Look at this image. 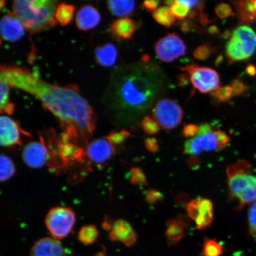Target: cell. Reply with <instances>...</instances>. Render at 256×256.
Instances as JSON below:
<instances>
[{
	"instance_id": "6da1fadb",
	"label": "cell",
	"mask_w": 256,
	"mask_h": 256,
	"mask_svg": "<svg viewBox=\"0 0 256 256\" xmlns=\"http://www.w3.org/2000/svg\"><path fill=\"white\" fill-rule=\"evenodd\" d=\"M0 81L38 98L60 122L64 142H86L94 134L96 114L78 86L50 84L30 70L12 66H0Z\"/></svg>"
},
{
	"instance_id": "7a4b0ae2",
	"label": "cell",
	"mask_w": 256,
	"mask_h": 256,
	"mask_svg": "<svg viewBox=\"0 0 256 256\" xmlns=\"http://www.w3.org/2000/svg\"><path fill=\"white\" fill-rule=\"evenodd\" d=\"M57 4L53 0H18L12 3V12L27 30L36 34L56 25Z\"/></svg>"
},
{
	"instance_id": "3957f363",
	"label": "cell",
	"mask_w": 256,
	"mask_h": 256,
	"mask_svg": "<svg viewBox=\"0 0 256 256\" xmlns=\"http://www.w3.org/2000/svg\"><path fill=\"white\" fill-rule=\"evenodd\" d=\"M226 182L230 199L234 202L238 210L256 202V174L246 160L226 168Z\"/></svg>"
},
{
	"instance_id": "277c9868",
	"label": "cell",
	"mask_w": 256,
	"mask_h": 256,
	"mask_svg": "<svg viewBox=\"0 0 256 256\" xmlns=\"http://www.w3.org/2000/svg\"><path fill=\"white\" fill-rule=\"evenodd\" d=\"M230 142V137L224 131L209 124L199 126L196 136L184 144L185 154L196 156L204 152H218L225 149Z\"/></svg>"
},
{
	"instance_id": "5b68a950",
	"label": "cell",
	"mask_w": 256,
	"mask_h": 256,
	"mask_svg": "<svg viewBox=\"0 0 256 256\" xmlns=\"http://www.w3.org/2000/svg\"><path fill=\"white\" fill-rule=\"evenodd\" d=\"M256 50V34L248 25L233 31L226 46V54L230 63L247 62Z\"/></svg>"
},
{
	"instance_id": "8992f818",
	"label": "cell",
	"mask_w": 256,
	"mask_h": 256,
	"mask_svg": "<svg viewBox=\"0 0 256 256\" xmlns=\"http://www.w3.org/2000/svg\"><path fill=\"white\" fill-rule=\"evenodd\" d=\"M154 96L153 86L149 80L132 76L124 81L120 88V98L126 107L134 110L146 107Z\"/></svg>"
},
{
	"instance_id": "52a82bcc",
	"label": "cell",
	"mask_w": 256,
	"mask_h": 256,
	"mask_svg": "<svg viewBox=\"0 0 256 256\" xmlns=\"http://www.w3.org/2000/svg\"><path fill=\"white\" fill-rule=\"evenodd\" d=\"M76 214L71 208L58 206L47 214L46 224L53 238L58 240L66 238L76 223Z\"/></svg>"
},
{
	"instance_id": "ba28073f",
	"label": "cell",
	"mask_w": 256,
	"mask_h": 256,
	"mask_svg": "<svg viewBox=\"0 0 256 256\" xmlns=\"http://www.w3.org/2000/svg\"><path fill=\"white\" fill-rule=\"evenodd\" d=\"M184 112L177 102L164 98L158 102L152 110L154 120L164 130H174L183 120Z\"/></svg>"
},
{
	"instance_id": "9c48e42d",
	"label": "cell",
	"mask_w": 256,
	"mask_h": 256,
	"mask_svg": "<svg viewBox=\"0 0 256 256\" xmlns=\"http://www.w3.org/2000/svg\"><path fill=\"white\" fill-rule=\"evenodd\" d=\"M179 68L190 75L192 85L202 94L212 92L220 88V76L215 70L200 66L195 64L179 67Z\"/></svg>"
},
{
	"instance_id": "30bf717a",
	"label": "cell",
	"mask_w": 256,
	"mask_h": 256,
	"mask_svg": "<svg viewBox=\"0 0 256 256\" xmlns=\"http://www.w3.org/2000/svg\"><path fill=\"white\" fill-rule=\"evenodd\" d=\"M158 58L164 62H172L186 55L187 47L178 34H168L160 38L154 44Z\"/></svg>"
},
{
	"instance_id": "8fae6325",
	"label": "cell",
	"mask_w": 256,
	"mask_h": 256,
	"mask_svg": "<svg viewBox=\"0 0 256 256\" xmlns=\"http://www.w3.org/2000/svg\"><path fill=\"white\" fill-rule=\"evenodd\" d=\"M188 217L196 224L195 229L204 231L212 226L214 206L212 201L204 198L192 200L187 206Z\"/></svg>"
},
{
	"instance_id": "7c38bea8",
	"label": "cell",
	"mask_w": 256,
	"mask_h": 256,
	"mask_svg": "<svg viewBox=\"0 0 256 256\" xmlns=\"http://www.w3.org/2000/svg\"><path fill=\"white\" fill-rule=\"evenodd\" d=\"M22 156L26 164L34 168L44 167L50 158L49 150L43 140L27 144L23 150Z\"/></svg>"
},
{
	"instance_id": "4fadbf2b",
	"label": "cell",
	"mask_w": 256,
	"mask_h": 256,
	"mask_svg": "<svg viewBox=\"0 0 256 256\" xmlns=\"http://www.w3.org/2000/svg\"><path fill=\"white\" fill-rule=\"evenodd\" d=\"M28 135L22 130L20 124L12 118L0 116V146H12L22 142V136Z\"/></svg>"
},
{
	"instance_id": "5bb4252c",
	"label": "cell",
	"mask_w": 256,
	"mask_h": 256,
	"mask_svg": "<svg viewBox=\"0 0 256 256\" xmlns=\"http://www.w3.org/2000/svg\"><path fill=\"white\" fill-rule=\"evenodd\" d=\"M114 153V148L108 140L97 139L88 144L86 154L90 161L96 165H104Z\"/></svg>"
},
{
	"instance_id": "9a60e30c",
	"label": "cell",
	"mask_w": 256,
	"mask_h": 256,
	"mask_svg": "<svg viewBox=\"0 0 256 256\" xmlns=\"http://www.w3.org/2000/svg\"><path fill=\"white\" fill-rule=\"evenodd\" d=\"M25 28L14 12H10L0 20V35L2 39L14 42L24 34Z\"/></svg>"
},
{
	"instance_id": "2e32d148",
	"label": "cell",
	"mask_w": 256,
	"mask_h": 256,
	"mask_svg": "<svg viewBox=\"0 0 256 256\" xmlns=\"http://www.w3.org/2000/svg\"><path fill=\"white\" fill-rule=\"evenodd\" d=\"M30 256H67V254L59 240L44 238L34 242L30 250Z\"/></svg>"
},
{
	"instance_id": "e0dca14e",
	"label": "cell",
	"mask_w": 256,
	"mask_h": 256,
	"mask_svg": "<svg viewBox=\"0 0 256 256\" xmlns=\"http://www.w3.org/2000/svg\"><path fill=\"white\" fill-rule=\"evenodd\" d=\"M110 238L112 242H120L127 247H131L136 242L137 235L129 222L120 219L112 225Z\"/></svg>"
},
{
	"instance_id": "ac0fdd59",
	"label": "cell",
	"mask_w": 256,
	"mask_h": 256,
	"mask_svg": "<svg viewBox=\"0 0 256 256\" xmlns=\"http://www.w3.org/2000/svg\"><path fill=\"white\" fill-rule=\"evenodd\" d=\"M100 12L94 6H82L76 16V24L79 30L83 31L92 30L100 24Z\"/></svg>"
},
{
	"instance_id": "d6986e66",
	"label": "cell",
	"mask_w": 256,
	"mask_h": 256,
	"mask_svg": "<svg viewBox=\"0 0 256 256\" xmlns=\"http://www.w3.org/2000/svg\"><path fill=\"white\" fill-rule=\"evenodd\" d=\"M188 225L187 220L182 216L168 220L166 222L167 230L166 236L169 246L178 244L185 238Z\"/></svg>"
},
{
	"instance_id": "ffe728a7",
	"label": "cell",
	"mask_w": 256,
	"mask_h": 256,
	"mask_svg": "<svg viewBox=\"0 0 256 256\" xmlns=\"http://www.w3.org/2000/svg\"><path fill=\"white\" fill-rule=\"evenodd\" d=\"M137 22L127 18L115 20L110 25V31L118 41L130 39L138 28Z\"/></svg>"
},
{
	"instance_id": "44dd1931",
	"label": "cell",
	"mask_w": 256,
	"mask_h": 256,
	"mask_svg": "<svg viewBox=\"0 0 256 256\" xmlns=\"http://www.w3.org/2000/svg\"><path fill=\"white\" fill-rule=\"evenodd\" d=\"M240 23L250 24L256 22V0L232 2Z\"/></svg>"
},
{
	"instance_id": "7402d4cb",
	"label": "cell",
	"mask_w": 256,
	"mask_h": 256,
	"mask_svg": "<svg viewBox=\"0 0 256 256\" xmlns=\"http://www.w3.org/2000/svg\"><path fill=\"white\" fill-rule=\"evenodd\" d=\"M95 58L99 65L106 67L112 66L117 60V48L110 43L99 46L95 50Z\"/></svg>"
},
{
	"instance_id": "603a6c76",
	"label": "cell",
	"mask_w": 256,
	"mask_h": 256,
	"mask_svg": "<svg viewBox=\"0 0 256 256\" xmlns=\"http://www.w3.org/2000/svg\"><path fill=\"white\" fill-rule=\"evenodd\" d=\"M107 6L112 14L118 17H126L133 14L136 4L134 1H108Z\"/></svg>"
},
{
	"instance_id": "cb8c5ba5",
	"label": "cell",
	"mask_w": 256,
	"mask_h": 256,
	"mask_svg": "<svg viewBox=\"0 0 256 256\" xmlns=\"http://www.w3.org/2000/svg\"><path fill=\"white\" fill-rule=\"evenodd\" d=\"M59 153L60 158L68 162L82 159L84 154L82 148L74 145L72 142H65L60 146Z\"/></svg>"
},
{
	"instance_id": "d4e9b609",
	"label": "cell",
	"mask_w": 256,
	"mask_h": 256,
	"mask_svg": "<svg viewBox=\"0 0 256 256\" xmlns=\"http://www.w3.org/2000/svg\"><path fill=\"white\" fill-rule=\"evenodd\" d=\"M14 110V104L10 100L9 86L0 81V114H12Z\"/></svg>"
},
{
	"instance_id": "484cf974",
	"label": "cell",
	"mask_w": 256,
	"mask_h": 256,
	"mask_svg": "<svg viewBox=\"0 0 256 256\" xmlns=\"http://www.w3.org/2000/svg\"><path fill=\"white\" fill-rule=\"evenodd\" d=\"M152 17L156 23L164 27H171L175 23V18L168 6H162L156 9L152 12Z\"/></svg>"
},
{
	"instance_id": "4316f807",
	"label": "cell",
	"mask_w": 256,
	"mask_h": 256,
	"mask_svg": "<svg viewBox=\"0 0 256 256\" xmlns=\"http://www.w3.org/2000/svg\"><path fill=\"white\" fill-rule=\"evenodd\" d=\"M74 6L62 3L58 5L56 12V19L59 24L66 26L71 22L74 14Z\"/></svg>"
},
{
	"instance_id": "83f0119b",
	"label": "cell",
	"mask_w": 256,
	"mask_h": 256,
	"mask_svg": "<svg viewBox=\"0 0 256 256\" xmlns=\"http://www.w3.org/2000/svg\"><path fill=\"white\" fill-rule=\"evenodd\" d=\"M98 231L94 225L82 226L78 232L79 241L86 245L94 244L98 236Z\"/></svg>"
},
{
	"instance_id": "f1b7e54d",
	"label": "cell",
	"mask_w": 256,
	"mask_h": 256,
	"mask_svg": "<svg viewBox=\"0 0 256 256\" xmlns=\"http://www.w3.org/2000/svg\"><path fill=\"white\" fill-rule=\"evenodd\" d=\"M16 168L10 158L0 155V182L9 180L15 174Z\"/></svg>"
},
{
	"instance_id": "f546056e",
	"label": "cell",
	"mask_w": 256,
	"mask_h": 256,
	"mask_svg": "<svg viewBox=\"0 0 256 256\" xmlns=\"http://www.w3.org/2000/svg\"><path fill=\"white\" fill-rule=\"evenodd\" d=\"M224 248L216 239L206 238L200 256H222Z\"/></svg>"
},
{
	"instance_id": "4dcf8cb0",
	"label": "cell",
	"mask_w": 256,
	"mask_h": 256,
	"mask_svg": "<svg viewBox=\"0 0 256 256\" xmlns=\"http://www.w3.org/2000/svg\"><path fill=\"white\" fill-rule=\"evenodd\" d=\"M130 136V133L126 130H112L108 134L106 139L114 148V147L124 145Z\"/></svg>"
},
{
	"instance_id": "1f68e13d",
	"label": "cell",
	"mask_w": 256,
	"mask_h": 256,
	"mask_svg": "<svg viewBox=\"0 0 256 256\" xmlns=\"http://www.w3.org/2000/svg\"><path fill=\"white\" fill-rule=\"evenodd\" d=\"M214 100L218 102H228L232 97V90L231 86H224V87H220L218 88L211 92Z\"/></svg>"
},
{
	"instance_id": "d6a6232c",
	"label": "cell",
	"mask_w": 256,
	"mask_h": 256,
	"mask_svg": "<svg viewBox=\"0 0 256 256\" xmlns=\"http://www.w3.org/2000/svg\"><path fill=\"white\" fill-rule=\"evenodd\" d=\"M144 132L148 135L153 136L158 134L160 130V126L150 116H146L139 123Z\"/></svg>"
},
{
	"instance_id": "836d02e7",
	"label": "cell",
	"mask_w": 256,
	"mask_h": 256,
	"mask_svg": "<svg viewBox=\"0 0 256 256\" xmlns=\"http://www.w3.org/2000/svg\"><path fill=\"white\" fill-rule=\"evenodd\" d=\"M216 52V48L211 46L210 44H206L196 48L194 51L193 55L195 58L204 60L209 58Z\"/></svg>"
},
{
	"instance_id": "e575fe53",
	"label": "cell",
	"mask_w": 256,
	"mask_h": 256,
	"mask_svg": "<svg viewBox=\"0 0 256 256\" xmlns=\"http://www.w3.org/2000/svg\"><path fill=\"white\" fill-rule=\"evenodd\" d=\"M170 10L172 16L174 18H178V20H184L188 16L190 12V8L186 7L183 4L179 3L177 1H174V4L170 7Z\"/></svg>"
},
{
	"instance_id": "d590c367",
	"label": "cell",
	"mask_w": 256,
	"mask_h": 256,
	"mask_svg": "<svg viewBox=\"0 0 256 256\" xmlns=\"http://www.w3.org/2000/svg\"><path fill=\"white\" fill-rule=\"evenodd\" d=\"M130 180L134 185L146 184V178L142 170L140 168H131L130 171Z\"/></svg>"
},
{
	"instance_id": "8d00e7d4",
	"label": "cell",
	"mask_w": 256,
	"mask_h": 256,
	"mask_svg": "<svg viewBox=\"0 0 256 256\" xmlns=\"http://www.w3.org/2000/svg\"><path fill=\"white\" fill-rule=\"evenodd\" d=\"M249 233L252 238H256V202L250 204L248 210Z\"/></svg>"
},
{
	"instance_id": "74e56055",
	"label": "cell",
	"mask_w": 256,
	"mask_h": 256,
	"mask_svg": "<svg viewBox=\"0 0 256 256\" xmlns=\"http://www.w3.org/2000/svg\"><path fill=\"white\" fill-rule=\"evenodd\" d=\"M216 15L220 19H226L235 16V12L229 4L226 3H220L215 8Z\"/></svg>"
},
{
	"instance_id": "f35d334b",
	"label": "cell",
	"mask_w": 256,
	"mask_h": 256,
	"mask_svg": "<svg viewBox=\"0 0 256 256\" xmlns=\"http://www.w3.org/2000/svg\"><path fill=\"white\" fill-rule=\"evenodd\" d=\"M231 87L232 90L233 96H242L244 94L247 90V85L246 84L242 79L240 78L233 80Z\"/></svg>"
},
{
	"instance_id": "ab89813d",
	"label": "cell",
	"mask_w": 256,
	"mask_h": 256,
	"mask_svg": "<svg viewBox=\"0 0 256 256\" xmlns=\"http://www.w3.org/2000/svg\"><path fill=\"white\" fill-rule=\"evenodd\" d=\"M145 196L147 202L150 204H154L162 199V194L158 191L154 190H147Z\"/></svg>"
},
{
	"instance_id": "60d3db41",
	"label": "cell",
	"mask_w": 256,
	"mask_h": 256,
	"mask_svg": "<svg viewBox=\"0 0 256 256\" xmlns=\"http://www.w3.org/2000/svg\"><path fill=\"white\" fill-rule=\"evenodd\" d=\"M199 130V126L197 124H186L182 130V135H183L186 138H193L198 132Z\"/></svg>"
},
{
	"instance_id": "b9f144b4",
	"label": "cell",
	"mask_w": 256,
	"mask_h": 256,
	"mask_svg": "<svg viewBox=\"0 0 256 256\" xmlns=\"http://www.w3.org/2000/svg\"><path fill=\"white\" fill-rule=\"evenodd\" d=\"M146 148L152 153H156L159 150V146L158 140L155 138H147L144 140Z\"/></svg>"
},
{
	"instance_id": "7bdbcfd3",
	"label": "cell",
	"mask_w": 256,
	"mask_h": 256,
	"mask_svg": "<svg viewBox=\"0 0 256 256\" xmlns=\"http://www.w3.org/2000/svg\"><path fill=\"white\" fill-rule=\"evenodd\" d=\"M190 81V76L188 73H182L178 76L177 83L180 88H184L188 86Z\"/></svg>"
},
{
	"instance_id": "ee69618b",
	"label": "cell",
	"mask_w": 256,
	"mask_h": 256,
	"mask_svg": "<svg viewBox=\"0 0 256 256\" xmlns=\"http://www.w3.org/2000/svg\"><path fill=\"white\" fill-rule=\"evenodd\" d=\"M160 1H156V0H152V1H146L143 2L142 6L146 8V10L148 12H154L160 4Z\"/></svg>"
},
{
	"instance_id": "f6af8a7d",
	"label": "cell",
	"mask_w": 256,
	"mask_h": 256,
	"mask_svg": "<svg viewBox=\"0 0 256 256\" xmlns=\"http://www.w3.org/2000/svg\"><path fill=\"white\" fill-rule=\"evenodd\" d=\"M180 25L181 30L184 34H188L194 28V24L191 23L190 21H184L182 22Z\"/></svg>"
},
{
	"instance_id": "bcb514c9",
	"label": "cell",
	"mask_w": 256,
	"mask_h": 256,
	"mask_svg": "<svg viewBox=\"0 0 256 256\" xmlns=\"http://www.w3.org/2000/svg\"><path fill=\"white\" fill-rule=\"evenodd\" d=\"M246 72L251 76H254L256 75V66L254 64H249L246 67Z\"/></svg>"
},
{
	"instance_id": "7dc6e473",
	"label": "cell",
	"mask_w": 256,
	"mask_h": 256,
	"mask_svg": "<svg viewBox=\"0 0 256 256\" xmlns=\"http://www.w3.org/2000/svg\"><path fill=\"white\" fill-rule=\"evenodd\" d=\"M208 32H209V33L211 34H218L219 30L218 28L216 26H212L209 28Z\"/></svg>"
},
{
	"instance_id": "c3c4849f",
	"label": "cell",
	"mask_w": 256,
	"mask_h": 256,
	"mask_svg": "<svg viewBox=\"0 0 256 256\" xmlns=\"http://www.w3.org/2000/svg\"><path fill=\"white\" fill-rule=\"evenodd\" d=\"M5 3L6 2L4 0H0V12H1L3 8L4 7Z\"/></svg>"
},
{
	"instance_id": "681fc988",
	"label": "cell",
	"mask_w": 256,
	"mask_h": 256,
	"mask_svg": "<svg viewBox=\"0 0 256 256\" xmlns=\"http://www.w3.org/2000/svg\"><path fill=\"white\" fill-rule=\"evenodd\" d=\"M94 256H107L106 255L105 252H99L98 254H95Z\"/></svg>"
},
{
	"instance_id": "f907efd6",
	"label": "cell",
	"mask_w": 256,
	"mask_h": 256,
	"mask_svg": "<svg viewBox=\"0 0 256 256\" xmlns=\"http://www.w3.org/2000/svg\"><path fill=\"white\" fill-rule=\"evenodd\" d=\"M1 44H2V40H1V39H0V46H1Z\"/></svg>"
},
{
	"instance_id": "816d5d0a",
	"label": "cell",
	"mask_w": 256,
	"mask_h": 256,
	"mask_svg": "<svg viewBox=\"0 0 256 256\" xmlns=\"http://www.w3.org/2000/svg\"></svg>"
}]
</instances>
